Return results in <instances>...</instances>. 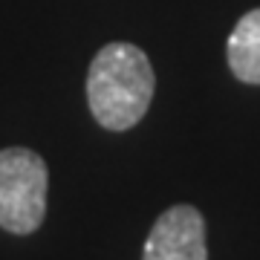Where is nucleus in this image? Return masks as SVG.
I'll return each mask as SVG.
<instances>
[{
	"instance_id": "obj_1",
	"label": "nucleus",
	"mask_w": 260,
	"mask_h": 260,
	"mask_svg": "<svg viewBox=\"0 0 260 260\" xmlns=\"http://www.w3.org/2000/svg\"><path fill=\"white\" fill-rule=\"evenodd\" d=\"M156 75L148 55L116 41L95 52L87 73V104L104 130H130L142 121L153 99Z\"/></svg>"
},
{
	"instance_id": "obj_2",
	"label": "nucleus",
	"mask_w": 260,
	"mask_h": 260,
	"mask_svg": "<svg viewBox=\"0 0 260 260\" xmlns=\"http://www.w3.org/2000/svg\"><path fill=\"white\" fill-rule=\"evenodd\" d=\"M49 171L41 153L29 148L0 150V229L32 234L47 217Z\"/></svg>"
},
{
	"instance_id": "obj_3",
	"label": "nucleus",
	"mask_w": 260,
	"mask_h": 260,
	"mask_svg": "<svg viewBox=\"0 0 260 260\" xmlns=\"http://www.w3.org/2000/svg\"><path fill=\"white\" fill-rule=\"evenodd\" d=\"M142 260H208L205 220L194 205H171L153 223Z\"/></svg>"
},
{
	"instance_id": "obj_4",
	"label": "nucleus",
	"mask_w": 260,
	"mask_h": 260,
	"mask_svg": "<svg viewBox=\"0 0 260 260\" xmlns=\"http://www.w3.org/2000/svg\"><path fill=\"white\" fill-rule=\"evenodd\" d=\"M225 58L237 81L260 84V9L246 12L234 23L225 44Z\"/></svg>"
}]
</instances>
